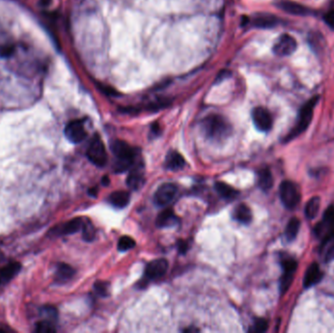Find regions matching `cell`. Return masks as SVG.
<instances>
[{
    "label": "cell",
    "instance_id": "obj_24",
    "mask_svg": "<svg viewBox=\"0 0 334 333\" xmlns=\"http://www.w3.org/2000/svg\"><path fill=\"white\" fill-rule=\"evenodd\" d=\"M274 180L271 171L268 168L261 169L258 173V184L263 190H270L273 186Z\"/></svg>",
    "mask_w": 334,
    "mask_h": 333
},
{
    "label": "cell",
    "instance_id": "obj_23",
    "mask_svg": "<svg viewBox=\"0 0 334 333\" xmlns=\"http://www.w3.org/2000/svg\"><path fill=\"white\" fill-rule=\"evenodd\" d=\"M74 273H75L74 270L70 265L65 264V263H60L56 270V280L61 283H65L71 280L73 276L74 275Z\"/></svg>",
    "mask_w": 334,
    "mask_h": 333
},
{
    "label": "cell",
    "instance_id": "obj_41",
    "mask_svg": "<svg viewBox=\"0 0 334 333\" xmlns=\"http://www.w3.org/2000/svg\"><path fill=\"white\" fill-rule=\"evenodd\" d=\"M50 1H51V0H42V4H43V5H47V4L50 3Z\"/></svg>",
    "mask_w": 334,
    "mask_h": 333
},
{
    "label": "cell",
    "instance_id": "obj_21",
    "mask_svg": "<svg viewBox=\"0 0 334 333\" xmlns=\"http://www.w3.org/2000/svg\"><path fill=\"white\" fill-rule=\"evenodd\" d=\"M215 190L218 194L227 200H233L239 195V191L224 182H216Z\"/></svg>",
    "mask_w": 334,
    "mask_h": 333
},
{
    "label": "cell",
    "instance_id": "obj_30",
    "mask_svg": "<svg viewBox=\"0 0 334 333\" xmlns=\"http://www.w3.org/2000/svg\"><path fill=\"white\" fill-rule=\"evenodd\" d=\"M320 225L322 226H327V227H331L334 225V207L332 206L330 207L324 214V220L323 223H321Z\"/></svg>",
    "mask_w": 334,
    "mask_h": 333
},
{
    "label": "cell",
    "instance_id": "obj_17",
    "mask_svg": "<svg viewBox=\"0 0 334 333\" xmlns=\"http://www.w3.org/2000/svg\"><path fill=\"white\" fill-rule=\"evenodd\" d=\"M322 277H323V274L318 264L316 263L312 264L306 271V274L304 277V286L306 288H309L311 286L317 285L322 280Z\"/></svg>",
    "mask_w": 334,
    "mask_h": 333
},
{
    "label": "cell",
    "instance_id": "obj_34",
    "mask_svg": "<svg viewBox=\"0 0 334 333\" xmlns=\"http://www.w3.org/2000/svg\"><path fill=\"white\" fill-rule=\"evenodd\" d=\"M43 313L45 314V316L49 318V319H56L57 318V310L54 307H50V306H46L43 308Z\"/></svg>",
    "mask_w": 334,
    "mask_h": 333
},
{
    "label": "cell",
    "instance_id": "obj_25",
    "mask_svg": "<svg viewBox=\"0 0 334 333\" xmlns=\"http://www.w3.org/2000/svg\"><path fill=\"white\" fill-rule=\"evenodd\" d=\"M320 206H321V199L318 196L312 197L308 203L306 204V208H305V214L307 216L308 219H314L318 216L319 210H320Z\"/></svg>",
    "mask_w": 334,
    "mask_h": 333
},
{
    "label": "cell",
    "instance_id": "obj_12",
    "mask_svg": "<svg viewBox=\"0 0 334 333\" xmlns=\"http://www.w3.org/2000/svg\"><path fill=\"white\" fill-rule=\"evenodd\" d=\"M283 268H284V275L281 280V289H282V292L285 293L292 283L293 276L297 268V263L293 259H287L283 261Z\"/></svg>",
    "mask_w": 334,
    "mask_h": 333
},
{
    "label": "cell",
    "instance_id": "obj_4",
    "mask_svg": "<svg viewBox=\"0 0 334 333\" xmlns=\"http://www.w3.org/2000/svg\"><path fill=\"white\" fill-rule=\"evenodd\" d=\"M88 159L98 167H103L108 161V154L101 137L95 134L91 139L86 151Z\"/></svg>",
    "mask_w": 334,
    "mask_h": 333
},
{
    "label": "cell",
    "instance_id": "obj_5",
    "mask_svg": "<svg viewBox=\"0 0 334 333\" xmlns=\"http://www.w3.org/2000/svg\"><path fill=\"white\" fill-rule=\"evenodd\" d=\"M280 196L283 204L288 208L293 209L300 202L301 194L297 185L291 181H284L280 186Z\"/></svg>",
    "mask_w": 334,
    "mask_h": 333
},
{
    "label": "cell",
    "instance_id": "obj_35",
    "mask_svg": "<svg viewBox=\"0 0 334 333\" xmlns=\"http://www.w3.org/2000/svg\"><path fill=\"white\" fill-rule=\"evenodd\" d=\"M189 249V244L185 240H179L178 241V250L181 254H185L187 250Z\"/></svg>",
    "mask_w": 334,
    "mask_h": 333
},
{
    "label": "cell",
    "instance_id": "obj_16",
    "mask_svg": "<svg viewBox=\"0 0 334 333\" xmlns=\"http://www.w3.org/2000/svg\"><path fill=\"white\" fill-rule=\"evenodd\" d=\"M83 226V220L81 218H74L72 219L71 221L65 223L63 226L58 228L55 234L62 235V236H67V235H73L77 233L78 231L82 230Z\"/></svg>",
    "mask_w": 334,
    "mask_h": 333
},
{
    "label": "cell",
    "instance_id": "obj_40",
    "mask_svg": "<svg viewBox=\"0 0 334 333\" xmlns=\"http://www.w3.org/2000/svg\"><path fill=\"white\" fill-rule=\"evenodd\" d=\"M97 190L96 189H91V190H88V193L90 194V195H92V196H96L97 195Z\"/></svg>",
    "mask_w": 334,
    "mask_h": 333
},
{
    "label": "cell",
    "instance_id": "obj_3",
    "mask_svg": "<svg viewBox=\"0 0 334 333\" xmlns=\"http://www.w3.org/2000/svg\"><path fill=\"white\" fill-rule=\"evenodd\" d=\"M319 101V97L316 96L309 100L300 110L299 115H298V120L294 128L291 130V132L288 134L286 138V141H290L297 136H299L301 133H303L307 127L309 126L312 118H313V113H314V109Z\"/></svg>",
    "mask_w": 334,
    "mask_h": 333
},
{
    "label": "cell",
    "instance_id": "obj_11",
    "mask_svg": "<svg viewBox=\"0 0 334 333\" xmlns=\"http://www.w3.org/2000/svg\"><path fill=\"white\" fill-rule=\"evenodd\" d=\"M276 6L291 15L306 16L311 14V10L309 8L291 0H280L276 3Z\"/></svg>",
    "mask_w": 334,
    "mask_h": 333
},
{
    "label": "cell",
    "instance_id": "obj_22",
    "mask_svg": "<svg viewBox=\"0 0 334 333\" xmlns=\"http://www.w3.org/2000/svg\"><path fill=\"white\" fill-rule=\"evenodd\" d=\"M234 218L242 224H248L252 220V213L246 204H239L234 211Z\"/></svg>",
    "mask_w": 334,
    "mask_h": 333
},
{
    "label": "cell",
    "instance_id": "obj_1",
    "mask_svg": "<svg viewBox=\"0 0 334 333\" xmlns=\"http://www.w3.org/2000/svg\"><path fill=\"white\" fill-rule=\"evenodd\" d=\"M111 149L114 154L112 169L115 173H123L134 165L137 154L136 148H132L129 144L115 140L111 144Z\"/></svg>",
    "mask_w": 334,
    "mask_h": 333
},
{
    "label": "cell",
    "instance_id": "obj_38",
    "mask_svg": "<svg viewBox=\"0 0 334 333\" xmlns=\"http://www.w3.org/2000/svg\"><path fill=\"white\" fill-rule=\"evenodd\" d=\"M160 129H159V126L157 125V124H153L152 125V127H151V132L152 133H155V135H159V131Z\"/></svg>",
    "mask_w": 334,
    "mask_h": 333
},
{
    "label": "cell",
    "instance_id": "obj_2",
    "mask_svg": "<svg viewBox=\"0 0 334 333\" xmlns=\"http://www.w3.org/2000/svg\"><path fill=\"white\" fill-rule=\"evenodd\" d=\"M203 130L207 137L220 140L227 137L231 132L230 123L221 115L212 114L203 121Z\"/></svg>",
    "mask_w": 334,
    "mask_h": 333
},
{
    "label": "cell",
    "instance_id": "obj_37",
    "mask_svg": "<svg viewBox=\"0 0 334 333\" xmlns=\"http://www.w3.org/2000/svg\"><path fill=\"white\" fill-rule=\"evenodd\" d=\"M326 260L327 261H333L334 260V245H333L327 252L326 255Z\"/></svg>",
    "mask_w": 334,
    "mask_h": 333
},
{
    "label": "cell",
    "instance_id": "obj_9",
    "mask_svg": "<svg viewBox=\"0 0 334 333\" xmlns=\"http://www.w3.org/2000/svg\"><path fill=\"white\" fill-rule=\"evenodd\" d=\"M297 43L296 40L288 35H283L273 46V51L277 56L286 57L289 56L296 50Z\"/></svg>",
    "mask_w": 334,
    "mask_h": 333
},
{
    "label": "cell",
    "instance_id": "obj_15",
    "mask_svg": "<svg viewBox=\"0 0 334 333\" xmlns=\"http://www.w3.org/2000/svg\"><path fill=\"white\" fill-rule=\"evenodd\" d=\"M185 159L178 151H170L165 158V168L171 171H178L184 168Z\"/></svg>",
    "mask_w": 334,
    "mask_h": 333
},
{
    "label": "cell",
    "instance_id": "obj_18",
    "mask_svg": "<svg viewBox=\"0 0 334 333\" xmlns=\"http://www.w3.org/2000/svg\"><path fill=\"white\" fill-rule=\"evenodd\" d=\"M144 181L143 167L137 166L130 171L126 183L130 189L136 190H139L143 186Z\"/></svg>",
    "mask_w": 334,
    "mask_h": 333
},
{
    "label": "cell",
    "instance_id": "obj_36",
    "mask_svg": "<svg viewBox=\"0 0 334 333\" xmlns=\"http://www.w3.org/2000/svg\"><path fill=\"white\" fill-rule=\"evenodd\" d=\"M13 48L8 47V46H5V47H0V57H6V56H9L13 53Z\"/></svg>",
    "mask_w": 334,
    "mask_h": 333
},
{
    "label": "cell",
    "instance_id": "obj_6",
    "mask_svg": "<svg viewBox=\"0 0 334 333\" xmlns=\"http://www.w3.org/2000/svg\"><path fill=\"white\" fill-rule=\"evenodd\" d=\"M177 191H178V188L175 184H172V183L163 184L155 191L154 196H153V201L159 207L166 206L169 203H171L172 200L175 198Z\"/></svg>",
    "mask_w": 334,
    "mask_h": 333
},
{
    "label": "cell",
    "instance_id": "obj_13",
    "mask_svg": "<svg viewBox=\"0 0 334 333\" xmlns=\"http://www.w3.org/2000/svg\"><path fill=\"white\" fill-rule=\"evenodd\" d=\"M279 20L276 16L268 13H260L253 17L252 24L259 29H271L278 25Z\"/></svg>",
    "mask_w": 334,
    "mask_h": 333
},
{
    "label": "cell",
    "instance_id": "obj_31",
    "mask_svg": "<svg viewBox=\"0 0 334 333\" xmlns=\"http://www.w3.org/2000/svg\"><path fill=\"white\" fill-rule=\"evenodd\" d=\"M268 330V323L266 320L264 319H259L256 320L254 323L253 328L250 330V332L252 333H265Z\"/></svg>",
    "mask_w": 334,
    "mask_h": 333
},
{
    "label": "cell",
    "instance_id": "obj_8",
    "mask_svg": "<svg viewBox=\"0 0 334 333\" xmlns=\"http://www.w3.org/2000/svg\"><path fill=\"white\" fill-rule=\"evenodd\" d=\"M252 120L256 128L263 132L269 131L273 125V119H272L271 113L262 107H258L253 110Z\"/></svg>",
    "mask_w": 334,
    "mask_h": 333
},
{
    "label": "cell",
    "instance_id": "obj_26",
    "mask_svg": "<svg viewBox=\"0 0 334 333\" xmlns=\"http://www.w3.org/2000/svg\"><path fill=\"white\" fill-rule=\"evenodd\" d=\"M300 229V221L297 218H292L290 221L287 223V228H286V237L288 240H293L294 238L297 237L298 232Z\"/></svg>",
    "mask_w": 334,
    "mask_h": 333
},
{
    "label": "cell",
    "instance_id": "obj_32",
    "mask_svg": "<svg viewBox=\"0 0 334 333\" xmlns=\"http://www.w3.org/2000/svg\"><path fill=\"white\" fill-rule=\"evenodd\" d=\"M96 292L98 293V295L105 297V296H109L110 294V286L108 283L105 282H98L95 284Z\"/></svg>",
    "mask_w": 334,
    "mask_h": 333
},
{
    "label": "cell",
    "instance_id": "obj_20",
    "mask_svg": "<svg viewBox=\"0 0 334 333\" xmlns=\"http://www.w3.org/2000/svg\"><path fill=\"white\" fill-rule=\"evenodd\" d=\"M129 200L130 193L124 190H116L112 192L108 198V201L116 208H124L125 206L128 205Z\"/></svg>",
    "mask_w": 334,
    "mask_h": 333
},
{
    "label": "cell",
    "instance_id": "obj_28",
    "mask_svg": "<svg viewBox=\"0 0 334 333\" xmlns=\"http://www.w3.org/2000/svg\"><path fill=\"white\" fill-rule=\"evenodd\" d=\"M96 237V231L94 226L91 224V222L87 221L86 223H83L82 226V238L86 241H92Z\"/></svg>",
    "mask_w": 334,
    "mask_h": 333
},
{
    "label": "cell",
    "instance_id": "obj_29",
    "mask_svg": "<svg viewBox=\"0 0 334 333\" xmlns=\"http://www.w3.org/2000/svg\"><path fill=\"white\" fill-rule=\"evenodd\" d=\"M36 332L38 333H53L56 332V329L51 322L40 321L36 326Z\"/></svg>",
    "mask_w": 334,
    "mask_h": 333
},
{
    "label": "cell",
    "instance_id": "obj_33",
    "mask_svg": "<svg viewBox=\"0 0 334 333\" xmlns=\"http://www.w3.org/2000/svg\"><path fill=\"white\" fill-rule=\"evenodd\" d=\"M324 21L331 29L334 30V10H331L330 12L325 14Z\"/></svg>",
    "mask_w": 334,
    "mask_h": 333
},
{
    "label": "cell",
    "instance_id": "obj_27",
    "mask_svg": "<svg viewBox=\"0 0 334 333\" xmlns=\"http://www.w3.org/2000/svg\"><path fill=\"white\" fill-rule=\"evenodd\" d=\"M135 244H136L135 240L131 238V237L123 236V237L119 238V240H118L117 249L120 252H125V251H128V250L132 249L135 246Z\"/></svg>",
    "mask_w": 334,
    "mask_h": 333
},
{
    "label": "cell",
    "instance_id": "obj_19",
    "mask_svg": "<svg viewBox=\"0 0 334 333\" xmlns=\"http://www.w3.org/2000/svg\"><path fill=\"white\" fill-rule=\"evenodd\" d=\"M21 270L19 263H10L0 269V286L9 283Z\"/></svg>",
    "mask_w": 334,
    "mask_h": 333
},
{
    "label": "cell",
    "instance_id": "obj_39",
    "mask_svg": "<svg viewBox=\"0 0 334 333\" xmlns=\"http://www.w3.org/2000/svg\"><path fill=\"white\" fill-rule=\"evenodd\" d=\"M102 184H103L104 186H108V185L110 184V179H109L108 176H104V177H103V179H102Z\"/></svg>",
    "mask_w": 334,
    "mask_h": 333
},
{
    "label": "cell",
    "instance_id": "obj_7",
    "mask_svg": "<svg viewBox=\"0 0 334 333\" xmlns=\"http://www.w3.org/2000/svg\"><path fill=\"white\" fill-rule=\"evenodd\" d=\"M65 135L71 143H81L87 136L83 121L76 119L68 123L65 128Z\"/></svg>",
    "mask_w": 334,
    "mask_h": 333
},
{
    "label": "cell",
    "instance_id": "obj_14",
    "mask_svg": "<svg viewBox=\"0 0 334 333\" xmlns=\"http://www.w3.org/2000/svg\"><path fill=\"white\" fill-rule=\"evenodd\" d=\"M178 222L179 219L175 213L171 209H165L158 214L155 224L158 228H171L175 227Z\"/></svg>",
    "mask_w": 334,
    "mask_h": 333
},
{
    "label": "cell",
    "instance_id": "obj_10",
    "mask_svg": "<svg viewBox=\"0 0 334 333\" xmlns=\"http://www.w3.org/2000/svg\"><path fill=\"white\" fill-rule=\"evenodd\" d=\"M167 269H168L167 260L163 258L155 259L147 265L145 276L148 280H156L164 276L165 273L167 272Z\"/></svg>",
    "mask_w": 334,
    "mask_h": 333
}]
</instances>
